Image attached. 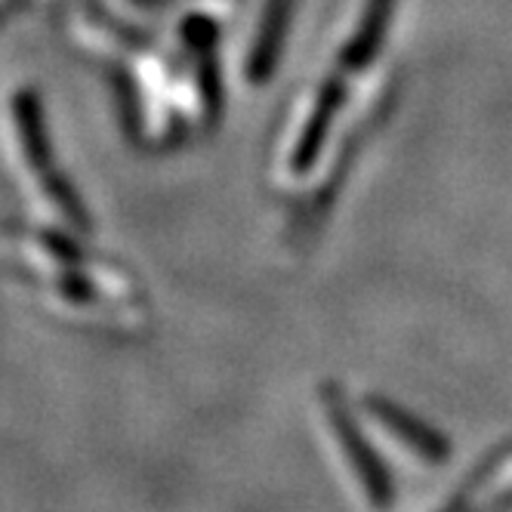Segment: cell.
<instances>
[{
	"mask_svg": "<svg viewBox=\"0 0 512 512\" xmlns=\"http://www.w3.org/2000/svg\"><path fill=\"white\" fill-rule=\"evenodd\" d=\"M290 10H294V0H269V10L263 16V31L256 38V47L250 53V84H266L272 68L278 62L281 53V41H284V31L290 22Z\"/></svg>",
	"mask_w": 512,
	"mask_h": 512,
	"instance_id": "obj_3",
	"label": "cell"
},
{
	"mask_svg": "<svg viewBox=\"0 0 512 512\" xmlns=\"http://www.w3.org/2000/svg\"><path fill=\"white\" fill-rule=\"evenodd\" d=\"M10 4H19V0H0V13L10 10Z\"/></svg>",
	"mask_w": 512,
	"mask_h": 512,
	"instance_id": "obj_5",
	"label": "cell"
},
{
	"mask_svg": "<svg viewBox=\"0 0 512 512\" xmlns=\"http://www.w3.org/2000/svg\"><path fill=\"white\" fill-rule=\"evenodd\" d=\"M133 4H139V7H164V4H170V0H133Z\"/></svg>",
	"mask_w": 512,
	"mask_h": 512,
	"instance_id": "obj_4",
	"label": "cell"
},
{
	"mask_svg": "<svg viewBox=\"0 0 512 512\" xmlns=\"http://www.w3.org/2000/svg\"><path fill=\"white\" fill-rule=\"evenodd\" d=\"M4 142L10 152L13 176L22 182L28 201L34 204L44 219H59L68 226H84V213L71 195V189L62 182V173L50 164V149L41 124V108L34 93H13L4 108Z\"/></svg>",
	"mask_w": 512,
	"mask_h": 512,
	"instance_id": "obj_1",
	"label": "cell"
},
{
	"mask_svg": "<svg viewBox=\"0 0 512 512\" xmlns=\"http://www.w3.org/2000/svg\"><path fill=\"white\" fill-rule=\"evenodd\" d=\"M392 7H395V0H368L358 31L352 34V41L340 50L334 71L324 78L312 115H309V121H306L297 145H294V155H290V170L294 173H306L318 161V155L324 149V139H327V133H331L337 112L346 102V90H349L352 78H358L361 71L377 59V53L386 41Z\"/></svg>",
	"mask_w": 512,
	"mask_h": 512,
	"instance_id": "obj_2",
	"label": "cell"
}]
</instances>
